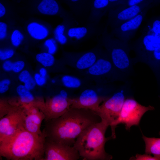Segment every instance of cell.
<instances>
[{"label": "cell", "instance_id": "6da1fadb", "mask_svg": "<svg viewBox=\"0 0 160 160\" xmlns=\"http://www.w3.org/2000/svg\"><path fill=\"white\" fill-rule=\"evenodd\" d=\"M101 121L92 110L71 107L59 117L44 122L42 131L46 139L73 146L85 129Z\"/></svg>", "mask_w": 160, "mask_h": 160}, {"label": "cell", "instance_id": "7a4b0ae2", "mask_svg": "<svg viewBox=\"0 0 160 160\" xmlns=\"http://www.w3.org/2000/svg\"><path fill=\"white\" fill-rule=\"evenodd\" d=\"M45 138V134L38 137L23 126L9 140L0 143V156L8 160H44Z\"/></svg>", "mask_w": 160, "mask_h": 160}, {"label": "cell", "instance_id": "3957f363", "mask_svg": "<svg viewBox=\"0 0 160 160\" xmlns=\"http://www.w3.org/2000/svg\"><path fill=\"white\" fill-rule=\"evenodd\" d=\"M109 125L101 120L85 129L76 139L73 146L84 160H110L112 156L105 149L106 142L111 137L105 134Z\"/></svg>", "mask_w": 160, "mask_h": 160}, {"label": "cell", "instance_id": "277c9868", "mask_svg": "<svg viewBox=\"0 0 160 160\" xmlns=\"http://www.w3.org/2000/svg\"><path fill=\"white\" fill-rule=\"evenodd\" d=\"M107 27L106 25L105 27L99 41L107 52L115 68L125 82L128 81L134 71L133 58L130 55V44L112 36L108 31Z\"/></svg>", "mask_w": 160, "mask_h": 160}, {"label": "cell", "instance_id": "5b68a950", "mask_svg": "<svg viewBox=\"0 0 160 160\" xmlns=\"http://www.w3.org/2000/svg\"><path fill=\"white\" fill-rule=\"evenodd\" d=\"M130 45L135 55L133 58L134 64L141 62L147 65L160 86V43L153 36L143 31L141 36Z\"/></svg>", "mask_w": 160, "mask_h": 160}, {"label": "cell", "instance_id": "8992f818", "mask_svg": "<svg viewBox=\"0 0 160 160\" xmlns=\"http://www.w3.org/2000/svg\"><path fill=\"white\" fill-rule=\"evenodd\" d=\"M128 81L121 85L113 94L108 97L100 106L97 115L101 120L110 126L118 118L124 101L132 93Z\"/></svg>", "mask_w": 160, "mask_h": 160}, {"label": "cell", "instance_id": "52a82bcc", "mask_svg": "<svg viewBox=\"0 0 160 160\" xmlns=\"http://www.w3.org/2000/svg\"><path fill=\"white\" fill-rule=\"evenodd\" d=\"M154 109L153 106L142 105L132 97H128L124 101L118 118L110 126L111 137L113 139L116 137L115 129L117 125L123 124L126 129L129 130L132 126L139 125L140 120L145 112Z\"/></svg>", "mask_w": 160, "mask_h": 160}, {"label": "cell", "instance_id": "ba28073f", "mask_svg": "<svg viewBox=\"0 0 160 160\" xmlns=\"http://www.w3.org/2000/svg\"><path fill=\"white\" fill-rule=\"evenodd\" d=\"M102 47V45L96 61L85 71L87 75L97 80L100 84L117 81H124L115 68L107 52Z\"/></svg>", "mask_w": 160, "mask_h": 160}, {"label": "cell", "instance_id": "9c48e42d", "mask_svg": "<svg viewBox=\"0 0 160 160\" xmlns=\"http://www.w3.org/2000/svg\"><path fill=\"white\" fill-rule=\"evenodd\" d=\"M25 116L23 106H15L8 114L0 119V143L9 140L24 126Z\"/></svg>", "mask_w": 160, "mask_h": 160}, {"label": "cell", "instance_id": "30bf717a", "mask_svg": "<svg viewBox=\"0 0 160 160\" xmlns=\"http://www.w3.org/2000/svg\"><path fill=\"white\" fill-rule=\"evenodd\" d=\"M153 0H146L137 5L128 7L119 5L110 9L108 11L106 25L111 29L115 28L133 18L151 5Z\"/></svg>", "mask_w": 160, "mask_h": 160}, {"label": "cell", "instance_id": "8fae6325", "mask_svg": "<svg viewBox=\"0 0 160 160\" xmlns=\"http://www.w3.org/2000/svg\"><path fill=\"white\" fill-rule=\"evenodd\" d=\"M44 160H76L80 158L78 151L73 146L46 139Z\"/></svg>", "mask_w": 160, "mask_h": 160}, {"label": "cell", "instance_id": "7c38bea8", "mask_svg": "<svg viewBox=\"0 0 160 160\" xmlns=\"http://www.w3.org/2000/svg\"><path fill=\"white\" fill-rule=\"evenodd\" d=\"M73 100V98L68 97L64 90L61 91L59 94L48 100L44 105L43 112L45 116L44 122L63 115L71 108Z\"/></svg>", "mask_w": 160, "mask_h": 160}, {"label": "cell", "instance_id": "4fadbf2b", "mask_svg": "<svg viewBox=\"0 0 160 160\" xmlns=\"http://www.w3.org/2000/svg\"><path fill=\"white\" fill-rule=\"evenodd\" d=\"M151 4L145 8L141 12L133 18L125 22L118 27L111 29V34L114 37L128 42L135 36Z\"/></svg>", "mask_w": 160, "mask_h": 160}, {"label": "cell", "instance_id": "5bb4252c", "mask_svg": "<svg viewBox=\"0 0 160 160\" xmlns=\"http://www.w3.org/2000/svg\"><path fill=\"white\" fill-rule=\"evenodd\" d=\"M100 23H86L80 26L71 25L67 29V38H69L72 44H76L93 37H98L101 34L105 28Z\"/></svg>", "mask_w": 160, "mask_h": 160}, {"label": "cell", "instance_id": "9a60e30c", "mask_svg": "<svg viewBox=\"0 0 160 160\" xmlns=\"http://www.w3.org/2000/svg\"><path fill=\"white\" fill-rule=\"evenodd\" d=\"M109 97L100 95L94 89H87L83 90L78 97L73 98L71 107L90 110L97 114L100 104Z\"/></svg>", "mask_w": 160, "mask_h": 160}, {"label": "cell", "instance_id": "2e32d148", "mask_svg": "<svg viewBox=\"0 0 160 160\" xmlns=\"http://www.w3.org/2000/svg\"><path fill=\"white\" fill-rule=\"evenodd\" d=\"M101 46L99 42L96 47L89 51L70 53L69 57L72 67L79 71L88 69L96 61Z\"/></svg>", "mask_w": 160, "mask_h": 160}, {"label": "cell", "instance_id": "e0dca14e", "mask_svg": "<svg viewBox=\"0 0 160 160\" xmlns=\"http://www.w3.org/2000/svg\"><path fill=\"white\" fill-rule=\"evenodd\" d=\"M79 24L87 23L89 15L92 0H65Z\"/></svg>", "mask_w": 160, "mask_h": 160}, {"label": "cell", "instance_id": "ac0fdd59", "mask_svg": "<svg viewBox=\"0 0 160 160\" xmlns=\"http://www.w3.org/2000/svg\"><path fill=\"white\" fill-rule=\"evenodd\" d=\"M24 107L26 114L24 122L25 126L32 131L40 129L42 122L45 119L44 113L38 107L33 105Z\"/></svg>", "mask_w": 160, "mask_h": 160}, {"label": "cell", "instance_id": "d6986e66", "mask_svg": "<svg viewBox=\"0 0 160 160\" xmlns=\"http://www.w3.org/2000/svg\"><path fill=\"white\" fill-rule=\"evenodd\" d=\"M109 9L108 0H92L87 23H100L103 17Z\"/></svg>", "mask_w": 160, "mask_h": 160}, {"label": "cell", "instance_id": "ffe728a7", "mask_svg": "<svg viewBox=\"0 0 160 160\" xmlns=\"http://www.w3.org/2000/svg\"><path fill=\"white\" fill-rule=\"evenodd\" d=\"M145 144V153L153 155L160 160V138L150 137L143 135Z\"/></svg>", "mask_w": 160, "mask_h": 160}, {"label": "cell", "instance_id": "44dd1931", "mask_svg": "<svg viewBox=\"0 0 160 160\" xmlns=\"http://www.w3.org/2000/svg\"><path fill=\"white\" fill-rule=\"evenodd\" d=\"M37 8L41 13L49 15L58 13L60 9L56 0H43L38 5Z\"/></svg>", "mask_w": 160, "mask_h": 160}, {"label": "cell", "instance_id": "7402d4cb", "mask_svg": "<svg viewBox=\"0 0 160 160\" xmlns=\"http://www.w3.org/2000/svg\"><path fill=\"white\" fill-rule=\"evenodd\" d=\"M143 31L153 36L160 43V15L151 18Z\"/></svg>", "mask_w": 160, "mask_h": 160}, {"label": "cell", "instance_id": "603a6c76", "mask_svg": "<svg viewBox=\"0 0 160 160\" xmlns=\"http://www.w3.org/2000/svg\"><path fill=\"white\" fill-rule=\"evenodd\" d=\"M17 93L19 96V101L23 106L33 105L35 98L30 91L23 84H20L16 88Z\"/></svg>", "mask_w": 160, "mask_h": 160}, {"label": "cell", "instance_id": "cb8c5ba5", "mask_svg": "<svg viewBox=\"0 0 160 160\" xmlns=\"http://www.w3.org/2000/svg\"><path fill=\"white\" fill-rule=\"evenodd\" d=\"M27 28L31 36L37 39H43L45 38L48 34V31L45 27L35 22L29 24Z\"/></svg>", "mask_w": 160, "mask_h": 160}, {"label": "cell", "instance_id": "d4e9b609", "mask_svg": "<svg viewBox=\"0 0 160 160\" xmlns=\"http://www.w3.org/2000/svg\"><path fill=\"white\" fill-rule=\"evenodd\" d=\"M61 80L63 85L69 89H78L82 87L83 85L82 80L73 75H64L62 77Z\"/></svg>", "mask_w": 160, "mask_h": 160}, {"label": "cell", "instance_id": "484cf974", "mask_svg": "<svg viewBox=\"0 0 160 160\" xmlns=\"http://www.w3.org/2000/svg\"><path fill=\"white\" fill-rule=\"evenodd\" d=\"M18 79L25 88L30 91L33 90L36 85L33 77L27 70H23L19 73Z\"/></svg>", "mask_w": 160, "mask_h": 160}, {"label": "cell", "instance_id": "4316f807", "mask_svg": "<svg viewBox=\"0 0 160 160\" xmlns=\"http://www.w3.org/2000/svg\"><path fill=\"white\" fill-rule=\"evenodd\" d=\"M36 57L37 61L45 68L52 66L55 62L53 55L48 52L39 53L36 55Z\"/></svg>", "mask_w": 160, "mask_h": 160}, {"label": "cell", "instance_id": "83f0119b", "mask_svg": "<svg viewBox=\"0 0 160 160\" xmlns=\"http://www.w3.org/2000/svg\"><path fill=\"white\" fill-rule=\"evenodd\" d=\"M65 27L63 25H58L54 31V36L55 39L61 44H65L67 41V39L64 35Z\"/></svg>", "mask_w": 160, "mask_h": 160}, {"label": "cell", "instance_id": "f1b7e54d", "mask_svg": "<svg viewBox=\"0 0 160 160\" xmlns=\"http://www.w3.org/2000/svg\"><path fill=\"white\" fill-rule=\"evenodd\" d=\"M23 39V36L18 30H15L13 32L11 37L12 44L15 47L18 46Z\"/></svg>", "mask_w": 160, "mask_h": 160}, {"label": "cell", "instance_id": "f546056e", "mask_svg": "<svg viewBox=\"0 0 160 160\" xmlns=\"http://www.w3.org/2000/svg\"><path fill=\"white\" fill-rule=\"evenodd\" d=\"M14 51L12 49H8L0 50V60L2 61L8 60L14 55Z\"/></svg>", "mask_w": 160, "mask_h": 160}, {"label": "cell", "instance_id": "4dcf8cb0", "mask_svg": "<svg viewBox=\"0 0 160 160\" xmlns=\"http://www.w3.org/2000/svg\"><path fill=\"white\" fill-rule=\"evenodd\" d=\"M130 159L134 160H160L155 156H152L151 155L145 154H137L135 156L131 157Z\"/></svg>", "mask_w": 160, "mask_h": 160}, {"label": "cell", "instance_id": "1f68e13d", "mask_svg": "<svg viewBox=\"0 0 160 160\" xmlns=\"http://www.w3.org/2000/svg\"><path fill=\"white\" fill-rule=\"evenodd\" d=\"M44 45L48 48V52L53 55L56 52L57 47L54 40L49 39L46 41Z\"/></svg>", "mask_w": 160, "mask_h": 160}, {"label": "cell", "instance_id": "d6a6232c", "mask_svg": "<svg viewBox=\"0 0 160 160\" xmlns=\"http://www.w3.org/2000/svg\"><path fill=\"white\" fill-rule=\"evenodd\" d=\"M25 63L23 60H17L13 62L12 71L15 73H19L23 70Z\"/></svg>", "mask_w": 160, "mask_h": 160}, {"label": "cell", "instance_id": "836d02e7", "mask_svg": "<svg viewBox=\"0 0 160 160\" xmlns=\"http://www.w3.org/2000/svg\"><path fill=\"white\" fill-rule=\"evenodd\" d=\"M146 0H122L119 5L126 7L138 4Z\"/></svg>", "mask_w": 160, "mask_h": 160}, {"label": "cell", "instance_id": "e575fe53", "mask_svg": "<svg viewBox=\"0 0 160 160\" xmlns=\"http://www.w3.org/2000/svg\"><path fill=\"white\" fill-rule=\"evenodd\" d=\"M11 83L10 80L8 79H4L1 80L0 81V93L3 94L7 91Z\"/></svg>", "mask_w": 160, "mask_h": 160}, {"label": "cell", "instance_id": "d590c367", "mask_svg": "<svg viewBox=\"0 0 160 160\" xmlns=\"http://www.w3.org/2000/svg\"><path fill=\"white\" fill-rule=\"evenodd\" d=\"M33 77L36 85L39 86H42L47 82V77L42 76L39 73H35Z\"/></svg>", "mask_w": 160, "mask_h": 160}, {"label": "cell", "instance_id": "8d00e7d4", "mask_svg": "<svg viewBox=\"0 0 160 160\" xmlns=\"http://www.w3.org/2000/svg\"><path fill=\"white\" fill-rule=\"evenodd\" d=\"M13 63V62L9 60L4 61L2 65L3 69L7 72L12 71Z\"/></svg>", "mask_w": 160, "mask_h": 160}, {"label": "cell", "instance_id": "74e56055", "mask_svg": "<svg viewBox=\"0 0 160 160\" xmlns=\"http://www.w3.org/2000/svg\"><path fill=\"white\" fill-rule=\"evenodd\" d=\"M7 25L5 23L0 22V39H2L4 38L6 35Z\"/></svg>", "mask_w": 160, "mask_h": 160}, {"label": "cell", "instance_id": "f35d334b", "mask_svg": "<svg viewBox=\"0 0 160 160\" xmlns=\"http://www.w3.org/2000/svg\"><path fill=\"white\" fill-rule=\"evenodd\" d=\"M109 3V9L119 5L122 0H108Z\"/></svg>", "mask_w": 160, "mask_h": 160}, {"label": "cell", "instance_id": "ab89813d", "mask_svg": "<svg viewBox=\"0 0 160 160\" xmlns=\"http://www.w3.org/2000/svg\"><path fill=\"white\" fill-rule=\"evenodd\" d=\"M39 73L42 76L47 77V71L45 67L41 68L39 71Z\"/></svg>", "mask_w": 160, "mask_h": 160}, {"label": "cell", "instance_id": "60d3db41", "mask_svg": "<svg viewBox=\"0 0 160 160\" xmlns=\"http://www.w3.org/2000/svg\"><path fill=\"white\" fill-rule=\"evenodd\" d=\"M6 10L4 6L1 3H0V17L4 16Z\"/></svg>", "mask_w": 160, "mask_h": 160}, {"label": "cell", "instance_id": "b9f144b4", "mask_svg": "<svg viewBox=\"0 0 160 160\" xmlns=\"http://www.w3.org/2000/svg\"><path fill=\"white\" fill-rule=\"evenodd\" d=\"M160 4V0H153L151 4L152 7L154 6H156Z\"/></svg>", "mask_w": 160, "mask_h": 160}, {"label": "cell", "instance_id": "7bdbcfd3", "mask_svg": "<svg viewBox=\"0 0 160 160\" xmlns=\"http://www.w3.org/2000/svg\"><path fill=\"white\" fill-rule=\"evenodd\" d=\"M56 81L55 80L53 79L51 80V82L53 84H54L55 83Z\"/></svg>", "mask_w": 160, "mask_h": 160}, {"label": "cell", "instance_id": "ee69618b", "mask_svg": "<svg viewBox=\"0 0 160 160\" xmlns=\"http://www.w3.org/2000/svg\"><path fill=\"white\" fill-rule=\"evenodd\" d=\"M159 135H160V132L159 133Z\"/></svg>", "mask_w": 160, "mask_h": 160}]
</instances>
